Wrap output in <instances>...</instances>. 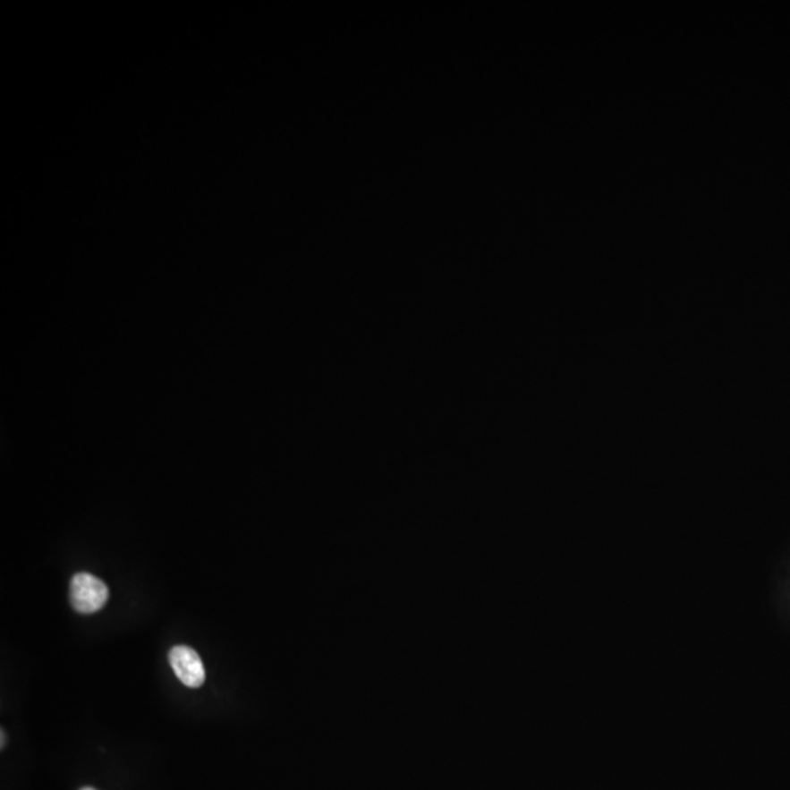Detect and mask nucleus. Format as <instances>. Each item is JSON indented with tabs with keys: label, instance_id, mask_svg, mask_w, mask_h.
Listing matches in <instances>:
<instances>
[{
	"label": "nucleus",
	"instance_id": "f03ea898",
	"mask_svg": "<svg viewBox=\"0 0 790 790\" xmlns=\"http://www.w3.org/2000/svg\"><path fill=\"white\" fill-rule=\"evenodd\" d=\"M170 667L177 679L188 688H200L205 682V667L197 651L188 646H174L169 653Z\"/></svg>",
	"mask_w": 790,
	"mask_h": 790
},
{
	"label": "nucleus",
	"instance_id": "f257e3e1",
	"mask_svg": "<svg viewBox=\"0 0 790 790\" xmlns=\"http://www.w3.org/2000/svg\"><path fill=\"white\" fill-rule=\"evenodd\" d=\"M69 599L73 609L80 614H94L107 602L109 589L93 573H78L71 582Z\"/></svg>",
	"mask_w": 790,
	"mask_h": 790
},
{
	"label": "nucleus",
	"instance_id": "20e7f679",
	"mask_svg": "<svg viewBox=\"0 0 790 790\" xmlns=\"http://www.w3.org/2000/svg\"><path fill=\"white\" fill-rule=\"evenodd\" d=\"M81 790H96V789H93V787H82V789H81Z\"/></svg>",
	"mask_w": 790,
	"mask_h": 790
},
{
	"label": "nucleus",
	"instance_id": "7ed1b4c3",
	"mask_svg": "<svg viewBox=\"0 0 790 790\" xmlns=\"http://www.w3.org/2000/svg\"><path fill=\"white\" fill-rule=\"evenodd\" d=\"M4 746V734L2 732V748Z\"/></svg>",
	"mask_w": 790,
	"mask_h": 790
}]
</instances>
